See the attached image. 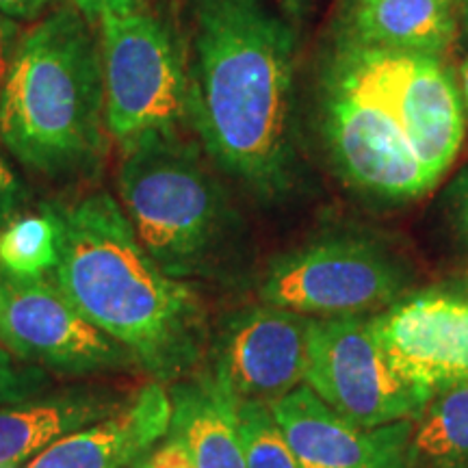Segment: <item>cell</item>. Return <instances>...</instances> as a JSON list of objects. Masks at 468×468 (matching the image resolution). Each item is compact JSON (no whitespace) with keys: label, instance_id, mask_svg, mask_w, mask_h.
Segmentation results:
<instances>
[{"label":"cell","instance_id":"1","mask_svg":"<svg viewBox=\"0 0 468 468\" xmlns=\"http://www.w3.org/2000/svg\"><path fill=\"white\" fill-rule=\"evenodd\" d=\"M189 128L261 200L297 176V27L267 0H189Z\"/></svg>","mask_w":468,"mask_h":468},{"label":"cell","instance_id":"2","mask_svg":"<svg viewBox=\"0 0 468 468\" xmlns=\"http://www.w3.org/2000/svg\"><path fill=\"white\" fill-rule=\"evenodd\" d=\"M63 228L50 280L87 321L154 382H178L200 360L207 314L186 280L167 276L107 191L52 204Z\"/></svg>","mask_w":468,"mask_h":468},{"label":"cell","instance_id":"3","mask_svg":"<svg viewBox=\"0 0 468 468\" xmlns=\"http://www.w3.org/2000/svg\"><path fill=\"white\" fill-rule=\"evenodd\" d=\"M96 27L58 5L22 35L0 90V144L50 180L90 176L107 152Z\"/></svg>","mask_w":468,"mask_h":468},{"label":"cell","instance_id":"4","mask_svg":"<svg viewBox=\"0 0 468 468\" xmlns=\"http://www.w3.org/2000/svg\"><path fill=\"white\" fill-rule=\"evenodd\" d=\"M120 150V204L156 265L176 280L218 271L239 234V218L200 142L172 128L139 134Z\"/></svg>","mask_w":468,"mask_h":468},{"label":"cell","instance_id":"5","mask_svg":"<svg viewBox=\"0 0 468 468\" xmlns=\"http://www.w3.org/2000/svg\"><path fill=\"white\" fill-rule=\"evenodd\" d=\"M321 133L332 165L365 196L417 200L434 189L393 107L343 44L332 46L319 80Z\"/></svg>","mask_w":468,"mask_h":468},{"label":"cell","instance_id":"6","mask_svg":"<svg viewBox=\"0 0 468 468\" xmlns=\"http://www.w3.org/2000/svg\"><path fill=\"white\" fill-rule=\"evenodd\" d=\"M104 120L117 145L150 131L189 128V55L165 11L144 7L102 17Z\"/></svg>","mask_w":468,"mask_h":468},{"label":"cell","instance_id":"7","mask_svg":"<svg viewBox=\"0 0 468 468\" xmlns=\"http://www.w3.org/2000/svg\"><path fill=\"white\" fill-rule=\"evenodd\" d=\"M412 273L386 245L338 234L303 243L269 262L262 303L314 319L365 317L399 302Z\"/></svg>","mask_w":468,"mask_h":468},{"label":"cell","instance_id":"8","mask_svg":"<svg viewBox=\"0 0 468 468\" xmlns=\"http://www.w3.org/2000/svg\"><path fill=\"white\" fill-rule=\"evenodd\" d=\"M303 384L327 408L362 427L414 420L430 403L395 371L367 317H310Z\"/></svg>","mask_w":468,"mask_h":468},{"label":"cell","instance_id":"9","mask_svg":"<svg viewBox=\"0 0 468 468\" xmlns=\"http://www.w3.org/2000/svg\"><path fill=\"white\" fill-rule=\"evenodd\" d=\"M0 347L17 360L63 376L137 367L120 343L87 321L50 278L0 282Z\"/></svg>","mask_w":468,"mask_h":468},{"label":"cell","instance_id":"10","mask_svg":"<svg viewBox=\"0 0 468 468\" xmlns=\"http://www.w3.org/2000/svg\"><path fill=\"white\" fill-rule=\"evenodd\" d=\"M345 46L384 93L406 131L414 156L438 183L464 142L462 96L442 58Z\"/></svg>","mask_w":468,"mask_h":468},{"label":"cell","instance_id":"11","mask_svg":"<svg viewBox=\"0 0 468 468\" xmlns=\"http://www.w3.org/2000/svg\"><path fill=\"white\" fill-rule=\"evenodd\" d=\"M371 324L395 371L430 399L468 384L466 297L449 291L401 297Z\"/></svg>","mask_w":468,"mask_h":468},{"label":"cell","instance_id":"12","mask_svg":"<svg viewBox=\"0 0 468 468\" xmlns=\"http://www.w3.org/2000/svg\"><path fill=\"white\" fill-rule=\"evenodd\" d=\"M310 317L292 310L251 306L228 321L213 376L237 401L271 406L303 384Z\"/></svg>","mask_w":468,"mask_h":468},{"label":"cell","instance_id":"13","mask_svg":"<svg viewBox=\"0 0 468 468\" xmlns=\"http://www.w3.org/2000/svg\"><path fill=\"white\" fill-rule=\"evenodd\" d=\"M269 408L302 468H412L414 420L356 425L327 408L306 384Z\"/></svg>","mask_w":468,"mask_h":468},{"label":"cell","instance_id":"14","mask_svg":"<svg viewBox=\"0 0 468 468\" xmlns=\"http://www.w3.org/2000/svg\"><path fill=\"white\" fill-rule=\"evenodd\" d=\"M169 423L172 399L152 382L109 417L58 438L27 468H128L169 434Z\"/></svg>","mask_w":468,"mask_h":468},{"label":"cell","instance_id":"15","mask_svg":"<svg viewBox=\"0 0 468 468\" xmlns=\"http://www.w3.org/2000/svg\"><path fill=\"white\" fill-rule=\"evenodd\" d=\"M455 33L453 0H347L335 39L360 48L442 57Z\"/></svg>","mask_w":468,"mask_h":468},{"label":"cell","instance_id":"16","mask_svg":"<svg viewBox=\"0 0 468 468\" xmlns=\"http://www.w3.org/2000/svg\"><path fill=\"white\" fill-rule=\"evenodd\" d=\"M124 403L107 390L69 388L0 406V468H17L58 438L98 423Z\"/></svg>","mask_w":468,"mask_h":468},{"label":"cell","instance_id":"17","mask_svg":"<svg viewBox=\"0 0 468 468\" xmlns=\"http://www.w3.org/2000/svg\"><path fill=\"white\" fill-rule=\"evenodd\" d=\"M169 431L186 444L197 468H245L239 401L215 376L176 382Z\"/></svg>","mask_w":468,"mask_h":468},{"label":"cell","instance_id":"18","mask_svg":"<svg viewBox=\"0 0 468 468\" xmlns=\"http://www.w3.org/2000/svg\"><path fill=\"white\" fill-rule=\"evenodd\" d=\"M412 468H468V384L434 395L412 425Z\"/></svg>","mask_w":468,"mask_h":468},{"label":"cell","instance_id":"19","mask_svg":"<svg viewBox=\"0 0 468 468\" xmlns=\"http://www.w3.org/2000/svg\"><path fill=\"white\" fill-rule=\"evenodd\" d=\"M63 228L52 204L0 228V269L17 278H48L61 256Z\"/></svg>","mask_w":468,"mask_h":468},{"label":"cell","instance_id":"20","mask_svg":"<svg viewBox=\"0 0 468 468\" xmlns=\"http://www.w3.org/2000/svg\"><path fill=\"white\" fill-rule=\"evenodd\" d=\"M237 417L245 468H302L267 403L239 401Z\"/></svg>","mask_w":468,"mask_h":468},{"label":"cell","instance_id":"21","mask_svg":"<svg viewBox=\"0 0 468 468\" xmlns=\"http://www.w3.org/2000/svg\"><path fill=\"white\" fill-rule=\"evenodd\" d=\"M50 378L44 368L17 360L0 347V406H11L44 395Z\"/></svg>","mask_w":468,"mask_h":468},{"label":"cell","instance_id":"22","mask_svg":"<svg viewBox=\"0 0 468 468\" xmlns=\"http://www.w3.org/2000/svg\"><path fill=\"white\" fill-rule=\"evenodd\" d=\"M28 204V189L25 180L17 176L11 161L0 144V228L25 213Z\"/></svg>","mask_w":468,"mask_h":468},{"label":"cell","instance_id":"23","mask_svg":"<svg viewBox=\"0 0 468 468\" xmlns=\"http://www.w3.org/2000/svg\"><path fill=\"white\" fill-rule=\"evenodd\" d=\"M69 5H72L90 25L96 27L102 17L128 16L148 7L150 0H69Z\"/></svg>","mask_w":468,"mask_h":468},{"label":"cell","instance_id":"24","mask_svg":"<svg viewBox=\"0 0 468 468\" xmlns=\"http://www.w3.org/2000/svg\"><path fill=\"white\" fill-rule=\"evenodd\" d=\"M144 462L148 468H197L186 444L172 431L163 438L159 447L145 455Z\"/></svg>","mask_w":468,"mask_h":468},{"label":"cell","instance_id":"25","mask_svg":"<svg viewBox=\"0 0 468 468\" xmlns=\"http://www.w3.org/2000/svg\"><path fill=\"white\" fill-rule=\"evenodd\" d=\"M447 213L453 230L468 245V167L462 169L447 191Z\"/></svg>","mask_w":468,"mask_h":468},{"label":"cell","instance_id":"26","mask_svg":"<svg viewBox=\"0 0 468 468\" xmlns=\"http://www.w3.org/2000/svg\"><path fill=\"white\" fill-rule=\"evenodd\" d=\"M22 35H25L22 22L0 14V90H3L5 80H7L9 76V69L14 66V58L17 46H20Z\"/></svg>","mask_w":468,"mask_h":468},{"label":"cell","instance_id":"27","mask_svg":"<svg viewBox=\"0 0 468 468\" xmlns=\"http://www.w3.org/2000/svg\"><path fill=\"white\" fill-rule=\"evenodd\" d=\"M61 0H0V14L17 22H37L39 17L58 7Z\"/></svg>","mask_w":468,"mask_h":468},{"label":"cell","instance_id":"28","mask_svg":"<svg viewBox=\"0 0 468 468\" xmlns=\"http://www.w3.org/2000/svg\"><path fill=\"white\" fill-rule=\"evenodd\" d=\"M271 3L276 5L280 14H282L292 27H300L303 17L308 14L310 0H271Z\"/></svg>","mask_w":468,"mask_h":468},{"label":"cell","instance_id":"29","mask_svg":"<svg viewBox=\"0 0 468 468\" xmlns=\"http://www.w3.org/2000/svg\"><path fill=\"white\" fill-rule=\"evenodd\" d=\"M449 292H455V295L466 297V300H468V269L464 273H462V276L453 280V284L449 286Z\"/></svg>","mask_w":468,"mask_h":468},{"label":"cell","instance_id":"30","mask_svg":"<svg viewBox=\"0 0 468 468\" xmlns=\"http://www.w3.org/2000/svg\"><path fill=\"white\" fill-rule=\"evenodd\" d=\"M460 79H462V96H464V104L468 107V58L464 63H462Z\"/></svg>","mask_w":468,"mask_h":468},{"label":"cell","instance_id":"31","mask_svg":"<svg viewBox=\"0 0 468 468\" xmlns=\"http://www.w3.org/2000/svg\"><path fill=\"white\" fill-rule=\"evenodd\" d=\"M460 11H462V22H464V33L468 37V0H460Z\"/></svg>","mask_w":468,"mask_h":468},{"label":"cell","instance_id":"32","mask_svg":"<svg viewBox=\"0 0 468 468\" xmlns=\"http://www.w3.org/2000/svg\"><path fill=\"white\" fill-rule=\"evenodd\" d=\"M144 458H145V455H144ZM144 458H142V460H139V462H134V464H133V466H128V468H148V466H145V462H144Z\"/></svg>","mask_w":468,"mask_h":468},{"label":"cell","instance_id":"33","mask_svg":"<svg viewBox=\"0 0 468 468\" xmlns=\"http://www.w3.org/2000/svg\"><path fill=\"white\" fill-rule=\"evenodd\" d=\"M0 282H3V269H0Z\"/></svg>","mask_w":468,"mask_h":468}]
</instances>
